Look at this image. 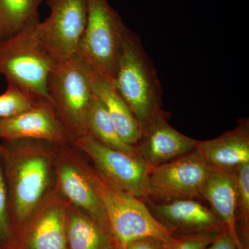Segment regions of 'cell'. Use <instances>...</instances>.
Segmentation results:
<instances>
[{
  "label": "cell",
  "instance_id": "cell-10",
  "mask_svg": "<svg viewBox=\"0 0 249 249\" xmlns=\"http://www.w3.org/2000/svg\"><path fill=\"white\" fill-rule=\"evenodd\" d=\"M67 205L54 188L15 231L9 249H69Z\"/></svg>",
  "mask_w": 249,
  "mask_h": 249
},
{
  "label": "cell",
  "instance_id": "cell-23",
  "mask_svg": "<svg viewBox=\"0 0 249 249\" xmlns=\"http://www.w3.org/2000/svg\"><path fill=\"white\" fill-rule=\"evenodd\" d=\"M14 237L10 213L9 194L0 157V249H9Z\"/></svg>",
  "mask_w": 249,
  "mask_h": 249
},
{
  "label": "cell",
  "instance_id": "cell-16",
  "mask_svg": "<svg viewBox=\"0 0 249 249\" xmlns=\"http://www.w3.org/2000/svg\"><path fill=\"white\" fill-rule=\"evenodd\" d=\"M196 149L211 168L233 170L249 163V122L211 140L198 141Z\"/></svg>",
  "mask_w": 249,
  "mask_h": 249
},
{
  "label": "cell",
  "instance_id": "cell-22",
  "mask_svg": "<svg viewBox=\"0 0 249 249\" xmlns=\"http://www.w3.org/2000/svg\"><path fill=\"white\" fill-rule=\"evenodd\" d=\"M237 188L236 218L245 239H249V163L232 170Z\"/></svg>",
  "mask_w": 249,
  "mask_h": 249
},
{
  "label": "cell",
  "instance_id": "cell-24",
  "mask_svg": "<svg viewBox=\"0 0 249 249\" xmlns=\"http://www.w3.org/2000/svg\"><path fill=\"white\" fill-rule=\"evenodd\" d=\"M221 232H203L189 234L177 239L166 249H204Z\"/></svg>",
  "mask_w": 249,
  "mask_h": 249
},
{
  "label": "cell",
  "instance_id": "cell-5",
  "mask_svg": "<svg viewBox=\"0 0 249 249\" xmlns=\"http://www.w3.org/2000/svg\"><path fill=\"white\" fill-rule=\"evenodd\" d=\"M88 21L76 56L100 76L113 80L127 28L108 0H86Z\"/></svg>",
  "mask_w": 249,
  "mask_h": 249
},
{
  "label": "cell",
  "instance_id": "cell-12",
  "mask_svg": "<svg viewBox=\"0 0 249 249\" xmlns=\"http://www.w3.org/2000/svg\"><path fill=\"white\" fill-rule=\"evenodd\" d=\"M40 139L58 145H72V138L49 100L9 119H0V139Z\"/></svg>",
  "mask_w": 249,
  "mask_h": 249
},
{
  "label": "cell",
  "instance_id": "cell-19",
  "mask_svg": "<svg viewBox=\"0 0 249 249\" xmlns=\"http://www.w3.org/2000/svg\"><path fill=\"white\" fill-rule=\"evenodd\" d=\"M42 0H0V40L40 22Z\"/></svg>",
  "mask_w": 249,
  "mask_h": 249
},
{
  "label": "cell",
  "instance_id": "cell-6",
  "mask_svg": "<svg viewBox=\"0 0 249 249\" xmlns=\"http://www.w3.org/2000/svg\"><path fill=\"white\" fill-rule=\"evenodd\" d=\"M49 99L72 139L88 135L93 94L88 67L76 56L56 62L47 83Z\"/></svg>",
  "mask_w": 249,
  "mask_h": 249
},
{
  "label": "cell",
  "instance_id": "cell-17",
  "mask_svg": "<svg viewBox=\"0 0 249 249\" xmlns=\"http://www.w3.org/2000/svg\"><path fill=\"white\" fill-rule=\"evenodd\" d=\"M88 72L93 94L104 105L118 134L124 142L137 146L142 138L143 130L130 108L118 92L112 80L100 76L89 69Z\"/></svg>",
  "mask_w": 249,
  "mask_h": 249
},
{
  "label": "cell",
  "instance_id": "cell-11",
  "mask_svg": "<svg viewBox=\"0 0 249 249\" xmlns=\"http://www.w3.org/2000/svg\"><path fill=\"white\" fill-rule=\"evenodd\" d=\"M211 167L196 148L173 160L150 168L149 197L165 201L201 198L200 191Z\"/></svg>",
  "mask_w": 249,
  "mask_h": 249
},
{
  "label": "cell",
  "instance_id": "cell-8",
  "mask_svg": "<svg viewBox=\"0 0 249 249\" xmlns=\"http://www.w3.org/2000/svg\"><path fill=\"white\" fill-rule=\"evenodd\" d=\"M49 17L36 26L39 40L54 61L76 56L88 21L86 0H47Z\"/></svg>",
  "mask_w": 249,
  "mask_h": 249
},
{
  "label": "cell",
  "instance_id": "cell-18",
  "mask_svg": "<svg viewBox=\"0 0 249 249\" xmlns=\"http://www.w3.org/2000/svg\"><path fill=\"white\" fill-rule=\"evenodd\" d=\"M69 249H116L110 235L71 205H67Z\"/></svg>",
  "mask_w": 249,
  "mask_h": 249
},
{
  "label": "cell",
  "instance_id": "cell-3",
  "mask_svg": "<svg viewBox=\"0 0 249 249\" xmlns=\"http://www.w3.org/2000/svg\"><path fill=\"white\" fill-rule=\"evenodd\" d=\"M113 84L142 125L143 134L162 109V88L153 62L137 34L127 29Z\"/></svg>",
  "mask_w": 249,
  "mask_h": 249
},
{
  "label": "cell",
  "instance_id": "cell-15",
  "mask_svg": "<svg viewBox=\"0 0 249 249\" xmlns=\"http://www.w3.org/2000/svg\"><path fill=\"white\" fill-rule=\"evenodd\" d=\"M200 194L211 205V209L235 240L238 249H245L237 231V188L233 171L211 168Z\"/></svg>",
  "mask_w": 249,
  "mask_h": 249
},
{
  "label": "cell",
  "instance_id": "cell-4",
  "mask_svg": "<svg viewBox=\"0 0 249 249\" xmlns=\"http://www.w3.org/2000/svg\"><path fill=\"white\" fill-rule=\"evenodd\" d=\"M38 22L0 40V73L7 84L16 85L40 99L49 101L47 83L56 62L37 37Z\"/></svg>",
  "mask_w": 249,
  "mask_h": 249
},
{
  "label": "cell",
  "instance_id": "cell-13",
  "mask_svg": "<svg viewBox=\"0 0 249 249\" xmlns=\"http://www.w3.org/2000/svg\"><path fill=\"white\" fill-rule=\"evenodd\" d=\"M155 217L173 231L194 234L203 232H222L223 223L211 209L193 199H173L161 203L149 201Z\"/></svg>",
  "mask_w": 249,
  "mask_h": 249
},
{
  "label": "cell",
  "instance_id": "cell-25",
  "mask_svg": "<svg viewBox=\"0 0 249 249\" xmlns=\"http://www.w3.org/2000/svg\"><path fill=\"white\" fill-rule=\"evenodd\" d=\"M204 249H239L231 235L224 230Z\"/></svg>",
  "mask_w": 249,
  "mask_h": 249
},
{
  "label": "cell",
  "instance_id": "cell-9",
  "mask_svg": "<svg viewBox=\"0 0 249 249\" xmlns=\"http://www.w3.org/2000/svg\"><path fill=\"white\" fill-rule=\"evenodd\" d=\"M54 188L69 204L111 237L104 206L83 169L80 152L72 145L57 146Z\"/></svg>",
  "mask_w": 249,
  "mask_h": 249
},
{
  "label": "cell",
  "instance_id": "cell-20",
  "mask_svg": "<svg viewBox=\"0 0 249 249\" xmlns=\"http://www.w3.org/2000/svg\"><path fill=\"white\" fill-rule=\"evenodd\" d=\"M88 132L100 142L119 151L134 153L137 146L124 142L111 121L103 103L94 96L88 116Z\"/></svg>",
  "mask_w": 249,
  "mask_h": 249
},
{
  "label": "cell",
  "instance_id": "cell-2",
  "mask_svg": "<svg viewBox=\"0 0 249 249\" xmlns=\"http://www.w3.org/2000/svg\"><path fill=\"white\" fill-rule=\"evenodd\" d=\"M80 161L107 214L116 249L139 239H156L169 247L176 238L158 220L140 198L109 181L80 152Z\"/></svg>",
  "mask_w": 249,
  "mask_h": 249
},
{
  "label": "cell",
  "instance_id": "cell-7",
  "mask_svg": "<svg viewBox=\"0 0 249 249\" xmlns=\"http://www.w3.org/2000/svg\"><path fill=\"white\" fill-rule=\"evenodd\" d=\"M71 143L111 182L140 199L149 198L150 168L138 152L114 150L89 134L72 139Z\"/></svg>",
  "mask_w": 249,
  "mask_h": 249
},
{
  "label": "cell",
  "instance_id": "cell-26",
  "mask_svg": "<svg viewBox=\"0 0 249 249\" xmlns=\"http://www.w3.org/2000/svg\"><path fill=\"white\" fill-rule=\"evenodd\" d=\"M124 249H166V247L160 241L147 237L133 241Z\"/></svg>",
  "mask_w": 249,
  "mask_h": 249
},
{
  "label": "cell",
  "instance_id": "cell-14",
  "mask_svg": "<svg viewBox=\"0 0 249 249\" xmlns=\"http://www.w3.org/2000/svg\"><path fill=\"white\" fill-rule=\"evenodd\" d=\"M197 142L173 128L164 114L145 131L137 150L152 168L193 151Z\"/></svg>",
  "mask_w": 249,
  "mask_h": 249
},
{
  "label": "cell",
  "instance_id": "cell-1",
  "mask_svg": "<svg viewBox=\"0 0 249 249\" xmlns=\"http://www.w3.org/2000/svg\"><path fill=\"white\" fill-rule=\"evenodd\" d=\"M58 145L31 139L0 143L14 232L53 189Z\"/></svg>",
  "mask_w": 249,
  "mask_h": 249
},
{
  "label": "cell",
  "instance_id": "cell-21",
  "mask_svg": "<svg viewBox=\"0 0 249 249\" xmlns=\"http://www.w3.org/2000/svg\"><path fill=\"white\" fill-rule=\"evenodd\" d=\"M0 95V119H9L34 107L40 98L13 84Z\"/></svg>",
  "mask_w": 249,
  "mask_h": 249
}]
</instances>
